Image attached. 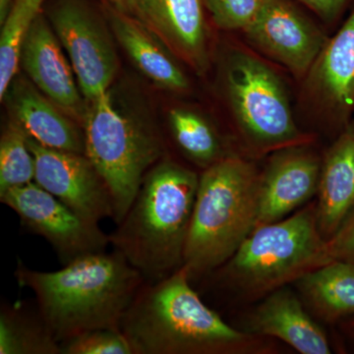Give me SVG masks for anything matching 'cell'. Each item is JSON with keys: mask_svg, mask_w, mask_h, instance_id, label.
<instances>
[{"mask_svg": "<svg viewBox=\"0 0 354 354\" xmlns=\"http://www.w3.org/2000/svg\"><path fill=\"white\" fill-rule=\"evenodd\" d=\"M120 330L134 354H271L269 337L239 330L205 304L183 267L145 283Z\"/></svg>", "mask_w": 354, "mask_h": 354, "instance_id": "cell-1", "label": "cell"}, {"mask_svg": "<svg viewBox=\"0 0 354 354\" xmlns=\"http://www.w3.org/2000/svg\"><path fill=\"white\" fill-rule=\"evenodd\" d=\"M16 281L34 293L41 318L62 342L88 330H120L125 312L146 283L118 251L90 254L55 272L18 264Z\"/></svg>", "mask_w": 354, "mask_h": 354, "instance_id": "cell-2", "label": "cell"}, {"mask_svg": "<svg viewBox=\"0 0 354 354\" xmlns=\"http://www.w3.org/2000/svg\"><path fill=\"white\" fill-rule=\"evenodd\" d=\"M199 176L162 157L147 172L131 206L109 234L146 283L167 278L183 265Z\"/></svg>", "mask_w": 354, "mask_h": 354, "instance_id": "cell-3", "label": "cell"}, {"mask_svg": "<svg viewBox=\"0 0 354 354\" xmlns=\"http://www.w3.org/2000/svg\"><path fill=\"white\" fill-rule=\"evenodd\" d=\"M259 193L260 171L237 156L200 174L183 255L191 281L220 269L255 230Z\"/></svg>", "mask_w": 354, "mask_h": 354, "instance_id": "cell-4", "label": "cell"}, {"mask_svg": "<svg viewBox=\"0 0 354 354\" xmlns=\"http://www.w3.org/2000/svg\"><path fill=\"white\" fill-rule=\"evenodd\" d=\"M332 261L313 202L283 220L256 227L216 271L241 295L260 299Z\"/></svg>", "mask_w": 354, "mask_h": 354, "instance_id": "cell-5", "label": "cell"}, {"mask_svg": "<svg viewBox=\"0 0 354 354\" xmlns=\"http://www.w3.org/2000/svg\"><path fill=\"white\" fill-rule=\"evenodd\" d=\"M225 86L235 124L255 155L312 141L295 122L285 83L262 58L245 48L230 50Z\"/></svg>", "mask_w": 354, "mask_h": 354, "instance_id": "cell-6", "label": "cell"}, {"mask_svg": "<svg viewBox=\"0 0 354 354\" xmlns=\"http://www.w3.org/2000/svg\"><path fill=\"white\" fill-rule=\"evenodd\" d=\"M87 102L82 124L85 155L111 191L118 225L147 172L164 157V149L150 128L114 106L111 93Z\"/></svg>", "mask_w": 354, "mask_h": 354, "instance_id": "cell-7", "label": "cell"}, {"mask_svg": "<svg viewBox=\"0 0 354 354\" xmlns=\"http://www.w3.org/2000/svg\"><path fill=\"white\" fill-rule=\"evenodd\" d=\"M48 20L68 55L81 94L87 102L109 92L118 68L106 26L86 0H55Z\"/></svg>", "mask_w": 354, "mask_h": 354, "instance_id": "cell-8", "label": "cell"}, {"mask_svg": "<svg viewBox=\"0 0 354 354\" xmlns=\"http://www.w3.org/2000/svg\"><path fill=\"white\" fill-rule=\"evenodd\" d=\"M0 201L15 212L26 230L48 241L64 265L111 245L99 223L85 220L36 183L6 191Z\"/></svg>", "mask_w": 354, "mask_h": 354, "instance_id": "cell-9", "label": "cell"}, {"mask_svg": "<svg viewBox=\"0 0 354 354\" xmlns=\"http://www.w3.org/2000/svg\"><path fill=\"white\" fill-rule=\"evenodd\" d=\"M35 158L34 183L88 221L114 216L111 191L85 153L65 152L28 137Z\"/></svg>", "mask_w": 354, "mask_h": 354, "instance_id": "cell-10", "label": "cell"}, {"mask_svg": "<svg viewBox=\"0 0 354 354\" xmlns=\"http://www.w3.org/2000/svg\"><path fill=\"white\" fill-rule=\"evenodd\" d=\"M262 55L305 78L328 39L288 0H264L257 16L242 31Z\"/></svg>", "mask_w": 354, "mask_h": 354, "instance_id": "cell-11", "label": "cell"}, {"mask_svg": "<svg viewBox=\"0 0 354 354\" xmlns=\"http://www.w3.org/2000/svg\"><path fill=\"white\" fill-rule=\"evenodd\" d=\"M322 160L308 145L272 153L260 171L259 214L256 227L276 223L304 206L318 191Z\"/></svg>", "mask_w": 354, "mask_h": 354, "instance_id": "cell-12", "label": "cell"}, {"mask_svg": "<svg viewBox=\"0 0 354 354\" xmlns=\"http://www.w3.org/2000/svg\"><path fill=\"white\" fill-rule=\"evenodd\" d=\"M20 65L31 82L70 118L83 124L84 106L75 73L62 50L50 20L39 14L26 34L20 51Z\"/></svg>", "mask_w": 354, "mask_h": 354, "instance_id": "cell-13", "label": "cell"}, {"mask_svg": "<svg viewBox=\"0 0 354 354\" xmlns=\"http://www.w3.org/2000/svg\"><path fill=\"white\" fill-rule=\"evenodd\" d=\"M206 7L203 0H133L129 12L198 73L209 65Z\"/></svg>", "mask_w": 354, "mask_h": 354, "instance_id": "cell-14", "label": "cell"}, {"mask_svg": "<svg viewBox=\"0 0 354 354\" xmlns=\"http://www.w3.org/2000/svg\"><path fill=\"white\" fill-rule=\"evenodd\" d=\"M305 79L309 95L332 122L349 124L354 113V9L328 39Z\"/></svg>", "mask_w": 354, "mask_h": 354, "instance_id": "cell-15", "label": "cell"}, {"mask_svg": "<svg viewBox=\"0 0 354 354\" xmlns=\"http://www.w3.org/2000/svg\"><path fill=\"white\" fill-rule=\"evenodd\" d=\"M246 332L279 339L301 354H330L328 335L299 295L283 286L263 298L246 321Z\"/></svg>", "mask_w": 354, "mask_h": 354, "instance_id": "cell-16", "label": "cell"}, {"mask_svg": "<svg viewBox=\"0 0 354 354\" xmlns=\"http://www.w3.org/2000/svg\"><path fill=\"white\" fill-rule=\"evenodd\" d=\"M30 138L55 150L85 153L84 130L31 80L16 76L2 101Z\"/></svg>", "mask_w": 354, "mask_h": 354, "instance_id": "cell-17", "label": "cell"}, {"mask_svg": "<svg viewBox=\"0 0 354 354\" xmlns=\"http://www.w3.org/2000/svg\"><path fill=\"white\" fill-rule=\"evenodd\" d=\"M114 37L133 64L158 87L183 93L189 80L176 55L139 18L129 11L104 3Z\"/></svg>", "mask_w": 354, "mask_h": 354, "instance_id": "cell-18", "label": "cell"}, {"mask_svg": "<svg viewBox=\"0 0 354 354\" xmlns=\"http://www.w3.org/2000/svg\"><path fill=\"white\" fill-rule=\"evenodd\" d=\"M317 196V223L329 241L354 208V122L342 129L324 156Z\"/></svg>", "mask_w": 354, "mask_h": 354, "instance_id": "cell-19", "label": "cell"}, {"mask_svg": "<svg viewBox=\"0 0 354 354\" xmlns=\"http://www.w3.org/2000/svg\"><path fill=\"white\" fill-rule=\"evenodd\" d=\"M293 285L310 313L322 322H344L354 317V263L332 261Z\"/></svg>", "mask_w": 354, "mask_h": 354, "instance_id": "cell-20", "label": "cell"}, {"mask_svg": "<svg viewBox=\"0 0 354 354\" xmlns=\"http://www.w3.org/2000/svg\"><path fill=\"white\" fill-rule=\"evenodd\" d=\"M0 354H62V344L51 334L38 308L23 302L2 305Z\"/></svg>", "mask_w": 354, "mask_h": 354, "instance_id": "cell-21", "label": "cell"}, {"mask_svg": "<svg viewBox=\"0 0 354 354\" xmlns=\"http://www.w3.org/2000/svg\"><path fill=\"white\" fill-rule=\"evenodd\" d=\"M172 136L184 155L194 164L207 169L227 157L215 128L201 114L183 108L169 111Z\"/></svg>", "mask_w": 354, "mask_h": 354, "instance_id": "cell-22", "label": "cell"}, {"mask_svg": "<svg viewBox=\"0 0 354 354\" xmlns=\"http://www.w3.org/2000/svg\"><path fill=\"white\" fill-rule=\"evenodd\" d=\"M46 0H12L0 35V99L17 76L23 41Z\"/></svg>", "mask_w": 354, "mask_h": 354, "instance_id": "cell-23", "label": "cell"}, {"mask_svg": "<svg viewBox=\"0 0 354 354\" xmlns=\"http://www.w3.org/2000/svg\"><path fill=\"white\" fill-rule=\"evenodd\" d=\"M34 180L35 158L28 135L11 120L0 137V195Z\"/></svg>", "mask_w": 354, "mask_h": 354, "instance_id": "cell-24", "label": "cell"}, {"mask_svg": "<svg viewBox=\"0 0 354 354\" xmlns=\"http://www.w3.org/2000/svg\"><path fill=\"white\" fill-rule=\"evenodd\" d=\"M62 354H134L121 330H88L62 342Z\"/></svg>", "mask_w": 354, "mask_h": 354, "instance_id": "cell-25", "label": "cell"}, {"mask_svg": "<svg viewBox=\"0 0 354 354\" xmlns=\"http://www.w3.org/2000/svg\"><path fill=\"white\" fill-rule=\"evenodd\" d=\"M216 27L225 31L244 29L257 16L264 0H203Z\"/></svg>", "mask_w": 354, "mask_h": 354, "instance_id": "cell-26", "label": "cell"}, {"mask_svg": "<svg viewBox=\"0 0 354 354\" xmlns=\"http://www.w3.org/2000/svg\"><path fill=\"white\" fill-rule=\"evenodd\" d=\"M327 246L333 261L354 263V208L337 232L327 241Z\"/></svg>", "mask_w": 354, "mask_h": 354, "instance_id": "cell-27", "label": "cell"}, {"mask_svg": "<svg viewBox=\"0 0 354 354\" xmlns=\"http://www.w3.org/2000/svg\"><path fill=\"white\" fill-rule=\"evenodd\" d=\"M326 21L334 20L348 0H298Z\"/></svg>", "mask_w": 354, "mask_h": 354, "instance_id": "cell-28", "label": "cell"}, {"mask_svg": "<svg viewBox=\"0 0 354 354\" xmlns=\"http://www.w3.org/2000/svg\"><path fill=\"white\" fill-rule=\"evenodd\" d=\"M106 4L118 7V8L124 9L129 11L131 8L133 0H102Z\"/></svg>", "mask_w": 354, "mask_h": 354, "instance_id": "cell-29", "label": "cell"}, {"mask_svg": "<svg viewBox=\"0 0 354 354\" xmlns=\"http://www.w3.org/2000/svg\"><path fill=\"white\" fill-rule=\"evenodd\" d=\"M342 327H344V333L348 335L349 341L353 342L354 346V317L344 321V323H342Z\"/></svg>", "mask_w": 354, "mask_h": 354, "instance_id": "cell-30", "label": "cell"}, {"mask_svg": "<svg viewBox=\"0 0 354 354\" xmlns=\"http://www.w3.org/2000/svg\"><path fill=\"white\" fill-rule=\"evenodd\" d=\"M11 3H12V0H0V23L3 22V20L6 19Z\"/></svg>", "mask_w": 354, "mask_h": 354, "instance_id": "cell-31", "label": "cell"}]
</instances>
